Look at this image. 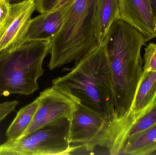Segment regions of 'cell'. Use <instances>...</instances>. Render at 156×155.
<instances>
[{"label": "cell", "mask_w": 156, "mask_h": 155, "mask_svg": "<svg viewBox=\"0 0 156 155\" xmlns=\"http://www.w3.org/2000/svg\"><path fill=\"white\" fill-rule=\"evenodd\" d=\"M71 118L62 117L19 139L0 146V155H70Z\"/></svg>", "instance_id": "obj_5"}, {"label": "cell", "mask_w": 156, "mask_h": 155, "mask_svg": "<svg viewBox=\"0 0 156 155\" xmlns=\"http://www.w3.org/2000/svg\"><path fill=\"white\" fill-rule=\"evenodd\" d=\"M156 103V71L143 73L131 111L126 116L136 118Z\"/></svg>", "instance_id": "obj_12"}, {"label": "cell", "mask_w": 156, "mask_h": 155, "mask_svg": "<svg viewBox=\"0 0 156 155\" xmlns=\"http://www.w3.org/2000/svg\"><path fill=\"white\" fill-rule=\"evenodd\" d=\"M119 19L144 35L146 42L156 37V24L149 0H118Z\"/></svg>", "instance_id": "obj_11"}, {"label": "cell", "mask_w": 156, "mask_h": 155, "mask_svg": "<svg viewBox=\"0 0 156 155\" xmlns=\"http://www.w3.org/2000/svg\"><path fill=\"white\" fill-rule=\"evenodd\" d=\"M74 0H69L53 11L31 19L24 44L35 41H51L68 16Z\"/></svg>", "instance_id": "obj_10"}, {"label": "cell", "mask_w": 156, "mask_h": 155, "mask_svg": "<svg viewBox=\"0 0 156 155\" xmlns=\"http://www.w3.org/2000/svg\"><path fill=\"white\" fill-rule=\"evenodd\" d=\"M146 42L135 28L121 19L111 26L102 45L109 62L117 122L131 111L143 72L141 49Z\"/></svg>", "instance_id": "obj_1"}, {"label": "cell", "mask_w": 156, "mask_h": 155, "mask_svg": "<svg viewBox=\"0 0 156 155\" xmlns=\"http://www.w3.org/2000/svg\"><path fill=\"white\" fill-rule=\"evenodd\" d=\"M151 6H152V10H153V13L154 16L156 24V0H149Z\"/></svg>", "instance_id": "obj_20"}, {"label": "cell", "mask_w": 156, "mask_h": 155, "mask_svg": "<svg viewBox=\"0 0 156 155\" xmlns=\"http://www.w3.org/2000/svg\"><path fill=\"white\" fill-rule=\"evenodd\" d=\"M143 73L156 71V43H151L145 49Z\"/></svg>", "instance_id": "obj_16"}, {"label": "cell", "mask_w": 156, "mask_h": 155, "mask_svg": "<svg viewBox=\"0 0 156 155\" xmlns=\"http://www.w3.org/2000/svg\"><path fill=\"white\" fill-rule=\"evenodd\" d=\"M35 10L34 0L10 4L8 15L0 26V52L23 44L31 16Z\"/></svg>", "instance_id": "obj_7"}, {"label": "cell", "mask_w": 156, "mask_h": 155, "mask_svg": "<svg viewBox=\"0 0 156 155\" xmlns=\"http://www.w3.org/2000/svg\"><path fill=\"white\" fill-rule=\"evenodd\" d=\"M52 87L76 103L96 112L111 124L113 123L112 76L103 45L75 65L68 73L53 80Z\"/></svg>", "instance_id": "obj_2"}, {"label": "cell", "mask_w": 156, "mask_h": 155, "mask_svg": "<svg viewBox=\"0 0 156 155\" xmlns=\"http://www.w3.org/2000/svg\"><path fill=\"white\" fill-rule=\"evenodd\" d=\"M70 122L69 141L74 151H93L97 147L106 148L110 139L111 123L96 112L75 103Z\"/></svg>", "instance_id": "obj_6"}, {"label": "cell", "mask_w": 156, "mask_h": 155, "mask_svg": "<svg viewBox=\"0 0 156 155\" xmlns=\"http://www.w3.org/2000/svg\"><path fill=\"white\" fill-rule=\"evenodd\" d=\"M37 98L38 106L33 120L21 137L59 118L72 117L75 103L57 89L48 88Z\"/></svg>", "instance_id": "obj_8"}, {"label": "cell", "mask_w": 156, "mask_h": 155, "mask_svg": "<svg viewBox=\"0 0 156 155\" xmlns=\"http://www.w3.org/2000/svg\"><path fill=\"white\" fill-rule=\"evenodd\" d=\"M36 10L41 14L51 12L55 9L61 0H34Z\"/></svg>", "instance_id": "obj_17"}, {"label": "cell", "mask_w": 156, "mask_h": 155, "mask_svg": "<svg viewBox=\"0 0 156 155\" xmlns=\"http://www.w3.org/2000/svg\"><path fill=\"white\" fill-rule=\"evenodd\" d=\"M69 0H61V2L59 3L58 5L57 6H56L55 9H56V8H58V7H60V6H62V5L66 3L68 1H69Z\"/></svg>", "instance_id": "obj_21"}, {"label": "cell", "mask_w": 156, "mask_h": 155, "mask_svg": "<svg viewBox=\"0 0 156 155\" xmlns=\"http://www.w3.org/2000/svg\"><path fill=\"white\" fill-rule=\"evenodd\" d=\"M50 48V41H35L0 52V96H28L37 91Z\"/></svg>", "instance_id": "obj_4"}, {"label": "cell", "mask_w": 156, "mask_h": 155, "mask_svg": "<svg viewBox=\"0 0 156 155\" xmlns=\"http://www.w3.org/2000/svg\"><path fill=\"white\" fill-rule=\"evenodd\" d=\"M156 151V125L126 143L121 155H148Z\"/></svg>", "instance_id": "obj_14"}, {"label": "cell", "mask_w": 156, "mask_h": 155, "mask_svg": "<svg viewBox=\"0 0 156 155\" xmlns=\"http://www.w3.org/2000/svg\"><path fill=\"white\" fill-rule=\"evenodd\" d=\"M37 98L21 108L6 132L7 141L19 139L31 123L38 106Z\"/></svg>", "instance_id": "obj_15"}, {"label": "cell", "mask_w": 156, "mask_h": 155, "mask_svg": "<svg viewBox=\"0 0 156 155\" xmlns=\"http://www.w3.org/2000/svg\"><path fill=\"white\" fill-rule=\"evenodd\" d=\"M18 103L17 101H14L0 104V122L15 110Z\"/></svg>", "instance_id": "obj_18"}, {"label": "cell", "mask_w": 156, "mask_h": 155, "mask_svg": "<svg viewBox=\"0 0 156 155\" xmlns=\"http://www.w3.org/2000/svg\"><path fill=\"white\" fill-rule=\"evenodd\" d=\"M26 0H8L10 4L17 3L21 2Z\"/></svg>", "instance_id": "obj_22"}, {"label": "cell", "mask_w": 156, "mask_h": 155, "mask_svg": "<svg viewBox=\"0 0 156 155\" xmlns=\"http://www.w3.org/2000/svg\"><path fill=\"white\" fill-rule=\"evenodd\" d=\"M118 0H97L95 10V35L102 45L111 26L119 19Z\"/></svg>", "instance_id": "obj_13"}, {"label": "cell", "mask_w": 156, "mask_h": 155, "mask_svg": "<svg viewBox=\"0 0 156 155\" xmlns=\"http://www.w3.org/2000/svg\"><path fill=\"white\" fill-rule=\"evenodd\" d=\"M97 0H74L70 12L50 41L48 68L76 65L99 46L95 35Z\"/></svg>", "instance_id": "obj_3"}, {"label": "cell", "mask_w": 156, "mask_h": 155, "mask_svg": "<svg viewBox=\"0 0 156 155\" xmlns=\"http://www.w3.org/2000/svg\"><path fill=\"white\" fill-rule=\"evenodd\" d=\"M156 125V103L136 118L125 116L112 124L107 151L110 155H121L126 142Z\"/></svg>", "instance_id": "obj_9"}, {"label": "cell", "mask_w": 156, "mask_h": 155, "mask_svg": "<svg viewBox=\"0 0 156 155\" xmlns=\"http://www.w3.org/2000/svg\"><path fill=\"white\" fill-rule=\"evenodd\" d=\"M10 5L8 0H0V26L3 23L8 15Z\"/></svg>", "instance_id": "obj_19"}]
</instances>
